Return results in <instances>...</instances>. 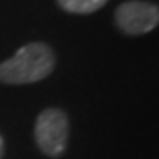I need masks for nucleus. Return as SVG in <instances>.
Masks as SVG:
<instances>
[{
    "label": "nucleus",
    "instance_id": "3",
    "mask_svg": "<svg viewBox=\"0 0 159 159\" xmlns=\"http://www.w3.org/2000/svg\"><path fill=\"white\" fill-rule=\"evenodd\" d=\"M115 23L124 34L142 35L154 30L159 23V7L150 2L129 0L117 7Z\"/></svg>",
    "mask_w": 159,
    "mask_h": 159
},
{
    "label": "nucleus",
    "instance_id": "5",
    "mask_svg": "<svg viewBox=\"0 0 159 159\" xmlns=\"http://www.w3.org/2000/svg\"><path fill=\"white\" fill-rule=\"evenodd\" d=\"M2 156H4V138L0 134V159H2Z\"/></svg>",
    "mask_w": 159,
    "mask_h": 159
},
{
    "label": "nucleus",
    "instance_id": "1",
    "mask_svg": "<svg viewBox=\"0 0 159 159\" xmlns=\"http://www.w3.org/2000/svg\"><path fill=\"white\" fill-rule=\"evenodd\" d=\"M55 67V55L44 43H29L0 64V81L7 85L35 83L50 76Z\"/></svg>",
    "mask_w": 159,
    "mask_h": 159
},
{
    "label": "nucleus",
    "instance_id": "4",
    "mask_svg": "<svg viewBox=\"0 0 159 159\" xmlns=\"http://www.w3.org/2000/svg\"><path fill=\"white\" fill-rule=\"evenodd\" d=\"M108 0H57V4L66 12L73 14H90L106 6Z\"/></svg>",
    "mask_w": 159,
    "mask_h": 159
},
{
    "label": "nucleus",
    "instance_id": "2",
    "mask_svg": "<svg viewBox=\"0 0 159 159\" xmlns=\"http://www.w3.org/2000/svg\"><path fill=\"white\" fill-rule=\"evenodd\" d=\"M37 147L50 157H60L67 147L69 119L66 111L58 108H48L41 111L34 127Z\"/></svg>",
    "mask_w": 159,
    "mask_h": 159
}]
</instances>
